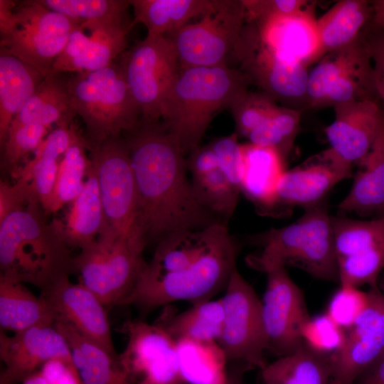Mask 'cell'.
I'll return each mask as SVG.
<instances>
[{
	"label": "cell",
	"mask_w": 384,
	"mask_h": 384,
	"mask_svg": "<svg viewBox=\"0 0 384 384\" xmlns=\"http://www.w3.org/2000/svg\"><path fill=\"white\" fill-rule=\"evenodd\" d=\"M46 8L77 22L127 19V0H38Z\"/></svg>",
	"instance_id": "b9f144b4"
},
{
	"label": "cell",
	"mask_w": 384,
	"mask_h": 384,
	"mask_svg": "<svg viewBox=\"0 0 384 384\" xmlns=\"http://www.w3.org/2000/svg\"><path fill=\"white\" fill-rule=\"evenodd\" d=\"M351 170L321 152L313 161L284 171L277 186V204L306 209L319 206L334 186L351 176Z\"/></svg>",
	"instance_id": "603a6c76"
},
{
	"label": "cell",
	"mask_w": 384,
	"mask_h": 384,
	"mask_svg": "<svg viewBox=\"0 0 384 384\" xmlns=\"http://www.w3.org/2000/svg\"><path fill=\"white\" fill-rule=\"evenodd\" d=\"M58 317L48 300L23 283L0 275V326L17 333L36 326H54Z\"/></svg>",
	"instance_id": "484cf974"
},
{
	"label": "cell",
	"mask_w": 384,
	"mask_h": 384,
	"mask_svg": "<svg viewBox=\"0 0 384 384\" xmlns=\"http://www.w3.org/2000/svg\"><path fill=\"white\" fill-rule=\"evenodd\" d=\"M69 206L64 219H53V222L70 249L82 250L93 243L106 228L97 181L91 163L82 192Z\"/></svg>",
	"instance_id": "d4e9b609"
},
{
	"label": "cell",
	"mask_w": 384,
	"mask_h": 384,
	"mask_svg": "<svg viewBox=\"0 0 384 384\" xmlns=\"http://www.w3.org/2000/svg\"><path fill=\"white\" fill-rule=\"evenodd\" d=\"M301 114L300 110L281 106L271 118L254 129L247 138L250 143L275 149L286 160L299 130Z\"/></svg>",
	"instance_id": "ab89813d"
},
{
	"label": "cell",
	"mask_w": 384,
	"mask_h": 384,
	"mask_svg": "<svg viewBox=\"0 0 384 384\" xmlns=\"http://www.w3.org/2000/svg\"><path fill=\"white\" fill-rule=\"evenodd\" d=\"M44 76L32 65L0 51V147L10 126Z\"/></svg>",
	"instance_id": "1f68e13d"
},
{
	"label": "cell",
	"mask_w": 384,
	"mask_h": 384,
	"mask_svg": "<svg viewBox=\"0 0 384 384\" xmlns=\"http://www.w3.org/2000/svg\"><path fill=\"white\" fill-rule=\"evenodd\" d=\"M16 178L13 184L3 181L0 182V222L12 213L23 209L29 203L38 201L30 183L21 177Z\"/></svg>",
	"instance_id": "681fc988"
},
{
	"label": "cell",
	"mask_w": 384,
	"mask_h": 384,
	"mask_svg": "<svg viewBox=\"0 0 384 384\" xmlns=\"http://www.w3.org/2000/svg\"><path fill=\"white\" fill-rule=\"evenodd\" d=\"M68 78L63 73L50 72L15 117L10 128L28 124H38L48 129L53 124L55 127L70 126L76 113L70 97Z\"/></svg>",
	"instance_id": "f1b7e54d"
},
{
	"label": "cell",
	"mask_w": 384,
	"mask_h": 384,
	"mask_svg": "<svg viewBox=\"0 0 384 384\" xmlns=\"http://www.w3.org/2000/svg\"><path fill=\"white\" fill-rule=\"evenodd\" d=\"M368 302V292H363L353 286L341 285L331 297L326 314L346 331L364 311Z\"/></svg>",
	"instance_id": "bcb514c9"
},
{
	"label": "cell",
	"mask_w": 384,
	"mask_h": 384,
	"mask_svg": "<svg viewBox=\"0 0 384 384\" xmlns=\"http://www.w3.org/2000/svg\"><path fill=\"white\" fill-rule=\"evenodd\" d=\"M250 83L241 70L227 65L181 70L161 118L184 155L200 146L215 112L229 108Z\"/></svg>",
	"instance_id": "3957f363"
},
{
	"label": "cell",
	"mask_w": 384,
	"mask_h": 384,
	"mask_svg": "<svg viewBox=\"0 0 384 384\" xmlns=\"http://www.w3.org/2000/svg\"><path fill=\"white\" fill-rule=\"evenodd\" d=\"M119 63L142 117L159 121L164 101L180 71L178 53L172 39L146 35L121 55Z\"/></svg>",
	"instance_id": "30bf717a"
},
{
	"label": "cell",
	"mask_w": 384,
	"mask_h": 384,
	"mask_svg": "<svg viewBox=\"0 0 384 384\" xmlns=\"http://www.w3.org/2000/svg\"><path fill=\"white\" fill-rule=\"evenodd\" d=\"M225 289L220 298L224 320L218 343L228 361L241 363L260 370L267 363L264 353L268 350L262 301L237 267Z\"/></svg>",
	"instance_id": "7c38bea8"
},
{
	"label": "cell",
	"mask_w": 384,
	"mask_h": 384,
	"mask_svg": "<svg viewBox=\"0 0 384 384\" xmlns=\"http://www.w3.org/2000/svg\"><path fill=\"white\" fill-rule=\"evenodd\" d=\"M238 247L225 223L218 225L204 253L186 269L160 275L141 270L136 285L123 305H133L144 314L176 302L192 304L208 301L225 289L236 266Z\"/></svg>",
	"instance_id": "277c9868"
},
{
	"label": "cell",
	"mask_w": 384,
	"mask_h": 384,
	"mask_svg": "<svg viewBox=\"0 0 384 384\" xmlns=\"http://www.w3.org/2000/svg\"><path fill=\"white\" fill-rule=\"evenodd\" d=\"M88 145L106 228L117 234H129L139 227L136 181L125 138L122 134Z\"/></svg>",
	"instance_id": "8fae6325"
},
{
	"label": "cell",
	"mask_w": 384,
	"mask_h": 384,
	"mask_svg": "<svg viewBox=\"0 0 384 384\" xmlns=\"http://www.w3.org/2000/svg\"><path fill=\"white\" fill-rule=\"evenodd\" d=\"M373 16L372 4L366 0H341L316 18L323 56L356 41Z\"/></svg>",
	"instance_id": "d6a6232c"
},
{
	"label": "cell",
	"mask_w": 384,
	"mask_h": 384,
	"mask_svg": "<svg viewBox=\"0 0 384 384\" xmlns=\"http://www.w3.org/2000/svg\"><path fill=\"white\" fill-rule=\"evenodd\" d=\"M188 154L186 164L192 178L203 176L218 169L216 156L209 144L200 145Z\"/></svg>",
	"instance_id": "f5cc1de1"
},
{
	"label": "cell",
	"mask_w": 384,
	"mask_h": 384,
	"mask_svg": "<svg viewBox=\"0 0 384 384\" xmlns=\"http://www.w3.org/2000/svg\"><path fill=\"white\" fill-rule=\"evenodd\" d=\"M241 70L260 92L286 107L302 111L308 108L307 67L285 59L265 47L255 26L246 25L235 53Z\"/></svg>",
	"instance_id": "4fadbf2b"
},
{
	"label": "cell",
	"mask_w": 384,
	"mask_h": 384,
	"mask_svg": "<svg viewBox=\"0 0 384 384\" xmlns=\"http://www.w3.org/2000/svg\"><path fill=\"white\" fill-rule=\"evenodd\" d=\"M209 145L213 150L218 169L241 193L244 175V160L241 144L238 142V134L221 137L212 140Z\"/></svg>",
	"instance_id": "7dc6e473"
},
{
	"label": "cell",
	"mask_w": 384,
	"mask_h": 384,
	"mask_svg": "<svg viewBox=\"0 0 384 384\" xmlns=\"http://www.w3.org/2000/svg\"><path fill=\"white\" fill-rule=\"evenodd\" d=\"M137 193V225L147 243L225 223L197 198L185 155L163 122L141 117L124 133Z\"/></svg>",
	"instance_id": "6da1fadb"
},
{
	"label": "cell",
	"mask_w": 384,
	"mask_h": 384,
	"mask_svg": "<svg viewBox=\"0 0 384 384\" xmlns=\"http://www.w3.org/2000/svg\"><path fill=\"white\" fill-rule=\"evenodd\" d=\"M332 218L319 205L289 225L258 234L255 242L261 251L248 257L249 265L260 271L270 265H292L317 279L338 281Z\"/></svg>",
	"instance_id": "5b68a950"
},
{
	"label": "cell",
	"mask_w": 384,
	"mask_h": 384,
	"mask_svg": "<svg viewBox=\"0 0 384 384\" xmlns=\"http://www.w3.org/2000/svg\"><path fill=\"white\" fill-rule=\"evenodd\" d=\"M346 331L326 314L309 316L301 329L303 343L313 352L329 358L342 347Z\"/></svg>",
	"instance_id": "f6af8a7d"
},
{
	"label": "cell",
	"mask_w": 384,
	"mask_h": 384,
	"mask_svg": "<svg viewBox=\"0 0 384 384\" xmlns=\"http://www.w3.org/2000/svg\"><path fill=\"white\" fill-rule=\"evenodd\" d=\"M314 10L311 4L293 14L252 23L265 47L308 68L323 57Z\"/></svg>",
	"instance_id": "7402d4cb"
},
{
	"label": "cell",
	"mask_w": 384,
	"mask_h": 384,
	"mask_svg": "<svg viewBox=\"0 0 384 384\" xmlns=\"http://www.w3.org/2000/svg\"><path fill=\"white\" fill-rule=\"evenodd\" d=\"M130 28L127 19L78 22L52 71L82 73L110 65L127 50Z\"/></svg>",
	"instance_id": "e0dca14e"
},
{
	"label": "cell",
	"mask_w": 384,
	"mask_h": 384,
	"mask_svg": "<svg viewBox=\"0 0 384 384\" xmlns=\"http://www.w3.org/2000/svg\"><path fill=\"white\" fill-rule=\"evenodd\" d=\"M80 133L75 122L68 127H57L50 130L35 151L33 157L14 175L30 183L46 213L54 191L60 160Z\"/></svg>",
	"instance_id": "cb8c5ba5"
},
{
	"label": "cell",
	"mask_w": 384,
	"mask_h": 384,
	"mask_svg": "<svg viewBox=\"0 0 384 384\" xmlns=\"http://www.w3.org/2000/svg\"><path fill=\"white\" fill-rule=\"evenodd\" d=\"M335 117L325 129L329 147L323 153L348 167L368 152L384 121L375 100H363L334 107Z\"/></svg>",
	"instance_id": "ffe728a7"
},
{
	"label": "cell",
	"mask_w": 384,
	"mask_h": 384,
	"mask_svg": "<svg viewBox=\"0 0 384 384\" xmlns=\"http://www.w3.org/2000/svg\"><path fill=\"white\" fill-rule=\"evenodd\" d=\"M260 372L263 384H333L328 358L304 344L267 363Z\"/></svg>",
	"instance_id": "d590c367"
},
{
	"label": "cell",
	"mask_w": 384,
	"mask_h": 384,
	"mask_svg": "<svg viewBox=\"0 0 384 384\" xmlns=\"http://www.w3.org/2000/svg\"><path fill=\"white\" fill-rule=\"evenodd\" d=\"M72 105L85 127L88 144L100 143L132 130L142 117L119 61L68 78Z\"/></svg>",
	"instance_id": "8992f818"
},
{
	"label": "cell",
	"mask_w": 384,
	"mask_h": 384,
	"mask_svg": "<svg viewBox=\"0 0 384 384\" xmlns=\"http://www.w3.org/2000/svg\"><path fill=\"white\" fill-rule=\"evenodd\" d=\"M50 129L38 124H28L10 128L1 148V167L6 172L15 175L20 162L33 151H36Z\"/></svg>",
	"instance_id": "7bdbcfd3"
},
{
	"label": "cell",
	"mask_w": 384,
	"mask_h": 384,
	"mask_svg": "<svg viewBox=\"0 0 384 384\" xmlns=\"http://www.w3.org/2000/svg\"><path fill=\"white\" fill-rule=\"evenodd\" d=\"M370 26L363 36L371 59L375 93L384 102V28Z\"/></svg>",
	"instance_id": "f907efd6"
},
{
	"label": "cell",
	"mask_w": 384,
	"mask_h": 384,
	"mask_svg": "<svg viewBox=\"0 0 384 384\" xmlns=\"http://www.w3.org/2000/svg\"><path fill=\"white\" fill-rule=\"evenodd\" d=\"M367 51L363 32L349 45L324 55L309 72L306 97L308 108L321 107L333 83Z\"/></svg>",
	"instance_id": "f35d334b"
},
{
	"label": "cell",
	"mask_w": 384,
	"mask_h": 384,
	"mask_svg": "<svg viewBox=\"0 0 384 384\" xmlns=\"http://www.w3.org/2000/svg\"><path fill=\"white\" fill-rule=\"evenodd\" d=\"M54 326L68 343L82 384H133L122 368L118 356L112 355L63 321L58 320Z\"/></svg>",
	"instance_id": "f546056e"
},
{
	"label": "cell",
	"mask_w": 384,
	"mask_h": 384,
	"mask_svg": "<svg viewBox=\"0 0 384 384\" xmlns=\"http://www.w3.org/2000/svg\"><path fill=\"white\" fill-rule=\"evenodd\" d=\"M58 315L84 336L117 356L105 304L85 285L65 277L41 292Z\"/></svg>",
	"instance_id": "44dd1931"
},
{
	"label": "cell",
	"mask_w": 384,
	"mask_h": 384,
	"mask_svg": "<svg viewBox=\"0 0 384 384\" xmlns=\"http://www.w3.org/2000/svg\"><path fill=\"white\" fill-rule=\"evenodd\" d=\"M358 384H384V354L358 378Z\"/></svg>",
	"instance_id": "db71d44e"
},
{
	"label": "cell",
	"mask_w": 384,
	"mask_h": 384,
	"mask_svg": "<svg viewBox=\"0 0 384 384\" xmlns=\"http://www.w3.org/2000/svg\"><path fill=\"white\" fill-rule=\"evenodd\" d=\"M332 224L341 285L376 288L384 267V215L369 220L333 217Z\"/></svg>",
	"instance_id": "9a60e30c"
},
{
	"label": "cell",
	"mask_w": 384,
	"mask_h": 384,
	"mask_svg": "<svg viewBox=\"0 0 384 384\" xmlns=\"http://www.w3.org/2000/svg\"><path fill=\"white\" fill-rule=\"evenodd\" d=\"M0 384L21 383L54 358L73 361L68 341L54 326H36L8 335L0 332Z\"/></svg>",
	"instance_id": "d6986e66"
},
{
	"label": "cell",
	"mask_w": 384,
	"mask_h": 384,
	"mask_svg": "<svg viewBox=\"0 0 384 384\" xmlns=\"http://www.w3.org/2000/svg\"><path fill=\"white\" fill-rule=\"evenodd\" d=\"M204 229L171 234L157 243L153 257L142 271L160 275L178 272L194 263L206 250L218 225Z\"/></svg>",
	"instance_id": "836d02e7"
},
{
	"label": "cell",
	"mask_w": 384,
	"mask_h": 384,
	"mask_svg": "<svg viewBox=\"0 0 384 384\" xmlns=\"http://www.w3.org/2000/svg\"><path fill=\"white\" fill-rule=\"evenodd\" d=\"M146 245L140 228L126 235L105 228L93 243L74 257L79 283L105 306L123 305L146 262L143 252Z\"/></svg>",
	"instance_id": "ba28073f"
},
{
	"label": "cell",
	"mask_w": 384,
	"mask_h": 384,
	"mask_svg": "<svg viewBox=\"0 0 384 384\" xmlns=\"http://www.w3.org/2000/svg\"><path fill=\"white\" fill-rule=\"evenodd\" d=\"M261 271L267 276L262 313L268 350L284 356L304 344L301 329L309 316L302 292L284 266L270 265Z\"/></svg>",
	"instance_id": "2e32d148"
},
{
	"label": "cell",
	"mask_w": 384,
	"mask_h": 384,
	"mask_svg": "<svg viewBox=\"0 0 384 384\" xmlns=\"http://www.w3.org/2000/svg\"><path fill=\"white\" fill-rule=\"evenodd\" d=\"M358 164L361 169L338 209L362 216L384 215V121L370 150Z\"/></svg>",
	"instance_id": "4316f807"
},
{
	"label": "cell",
	"mask_w": 384,
	"mask_h": 384,
	"mask_svg": "<svg viewBox=\"0 0 384 384\" xmlns=\"http://www.w3.org/2000/svg\"><path fill=\"white\" fill-rule=\"evenodd\" d=\"M266 94L247 90L230 106L238 133L247 135L256 127L271 118L280 108Z\"/></svg>",
	"instance_id": "ee69618b"
},
{
	"label": "cell",
	"mask_w": 384,
	"mask_h": 384,
	"mask_svg": "<svg viewBox=\"0 0 384 384\" xmlns=\"http://www.w3.org/2000/svg\"><path fill=\"white\" fill-rule=\"evenodd\" d=\"M77 23L38 0H0V51L46 77Z\"/></svg>",
	"instance_id": "52a82bcc"
},
{
	"label": "cell",
	"mask_w": 384,
	"mask_h": 384,
	"mask_svg": "<svg viewBox=\"0 0 384 384\" xmlns=\"http://www.w3.org/2000/svg\"><path fill=\"white\" fill-rule=\"evenodd\" d=\"M178 367L185 384H228L227 357L217 341H176Z\"/></svg>",
	"instance_id": "e575fe53"
},
{
	"label": "cell",
	"mask_w": 384,
	"mask_h": 384,
	"mask_svg": "<svg viewBox=\"0 0 384 384\" xmlns=\"http://www.w3.org/2000/svg\"><path fill=\"white\" fill-rule=\"evenodd\" d=\"M220 0H130L134 19L131 28L141 23L147 35L171 37L194 18L215 9Z\"/></svg>",
	"instance_id": "4dcf8cb0"
},
{
	"label": "cell",
	"mask_w": 384,
	"mask_h": 384,
	"mask_svg": "<svg viewBox=\"0 0 384 384\" xmlns=\"http://www.w3.org/2000/svg\"><path fill=\"white\" fill-rule=\"evenodd\" d=\"M247 21L242 1L220 0L217 6L170 38L181 70L227 65L235 57Z\"/></svg>",
	"instance_id": "9c48e42d"
},
{
	"label": "cell",
	"mask_w": 384,
	"mask_h": 384,
	"mask_svg": "<svg viewBox=\"0 0 384 384\" xmlns=\"http://www.w3.org/2000/svg\"><path fill=\"white\" fill-rule=\"evenodd\" d=\"M21 384H48L39 370L28 376Z\"/></svg>",
	"instance_id": "11a10c76"
},
{
	"label": "cell",
	"mask_w": 384,
	"mask_h": 384,
	"mask_svg": "<svg viewBox=\"0 0 384 384\" xmlns=\"http://www.w3.org/2000/svg\"><path fill=\"white\" fill-rule=\"evenodd\" d=\"M368 293L366 309L346 331L340 350L328 358L333 384H353L384 354V294L378 287Z\"/></svg>",
	"instance_id": "ac0fdd59"
},
{
	"label": "cell",
	"mask_w": 384,
	"mask_h": 384,
	"mask_svg": "<svg viewBox=\"0 0 384 384\" xmlns=\"http://www.w3.org/2000/svg\"><path fill=\"white\" fill-rule=\"evenodd\" d=\"M247 22L258 23L267 19L297 13L309 6L303 0H242Z\"/></svg>",
	"instance_id": "c3c4849f"
},
{
	"label": "cell",
	"mask_w": 384,
	"mask_h": 384,
	"mask_svg": "<svg viewBox=\"0 0 384 384\" xmlns=\"http://www.w3.org/2000/svg\"><path fill=\"white\" fill-rule=\"evenodd\" d=\"M191 183L197 198L206 209L225 223L233 215L240 192L219 169L203 176L192 178Z\"/></svg>",
	"instance_id": "60d3db41"
},
{
	"label": "cell",
	"mask_w": 384,
	"mask_h": 384,
	"mask_svg": "<svg viewBox=\"0 0 384 384\" xmlns=\"http://www.w3.org/2000/svg\"><path fill=\"white\" fill-rule=\"evenodd\" d=\"M38 370L48 384H82L73 361L51 359Z\"/></svg>",
	"instance_id": "816d5d0a"
},
{
	"label": "cell",
	"mask_w": 384,
	"mask_h": 384,
	"mask_svg": "<svg viewBox=\"0 0 384 384\" xmlns=\"http://www.w3.org/2000/svg\"><path fill=\"white\" fill-rule=\"evenodd\" d=\"M127 338L118 361L133 384H185L180 373L176 341L156 321L124 322L118 329Z\"/></svg>",
	"instance_id": "5bb4252c"
},
{
	"label": "cell",
	"mask_w": 384,
	"mask_h": 384,
	"mask_svg": "<svg viewBox=\"0 0 384 384\" xmlns=\"http://www.w3.org/2000/svg\"><path fill=\"white\" fill-rule=\"evenodd\" d=\"M224 320L221 299L196 303L177 314H162L156 321L176 340L211 342L219 339Z\"/></svg>",
	"instance_id": "8d00e7d4"
},
{
	"label": "cell",
	"mask_w": 384,
	"mask_h": 384,
	"mask_svg": "<svg viewBox=\"0 0 384 384\" xmlns=\"http://www.w3.org/2000/svg\"><path fill=\"white\" fill-rule=\"evenodd\" d=\"M47 215L35 201L0 222V275L41 292L75 273L70 248Z\"/></svg>",
	"instance_id": "7a4b0ae2"
},
{
	"label": "cell",
	"mask_w": 384,
	"mask_h": 384,
	"mask_svg": "<svg viewBox=\"0 0 384 384\" xmlns=\"http://www.w3.org/2000/svg\"><path fill=\"white\" fill-rule=\"evenodd\" d=\"M88 143L82 132L63 154L47 214L70 204L82 192L90 167Z\"/></svg>",
	"instance_id": "74e56055"
},
{
	"label": "cell",
	"mask_w": 384,
	"mask_h": 384,
	"mask_svg": "<svg viewBox=\"0 0 384 384\" xmlns=\"http://www.w3.org/2000/svg\"><path fill=\"white\" fill-rule=\"evenodd\" d=\"M244 175L241 193L262 210L277 206V190L286 171L285 160L275 149L252 143L241 144Z\"/></svg>",
	"instance_id": "83f0119b"
}]
</instances>
